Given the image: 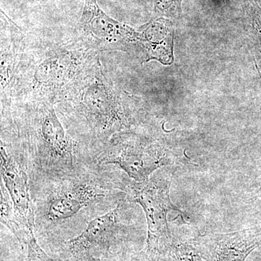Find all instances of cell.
Wrapping results in <instances>:
<instances>
[{
	"instance_id": "obj_2",
	"label": "cell",
	"mask_w": 261,
	"mask_h": 261,
	"mask_svg": "<svg viewBox=\"0 0 261 261\" xmlns=\"http://www.w3.org/2000/svg\"><path fill=\"white\" fill-rule=\"evenodd\" d=\"M129 99L110 78L99 59L56 106L92 142L102 145L132 126Z\"/></svg>"
},
{
	"instance_id": "obj_9",
	"label": "cell",
	"mask_w": 261,
	"mask_h": 261,
	"mask_svg": "<svg viewBox=\"0 0 261 261\" xmlns=\"http://www.w3.org/2000/svg\"><path fill=\"white\" fill-rule=\"evenodd\" d=\"M107 196L108 192L102 186L90 182H76L55 192L48 200L44 214L50 222H61Z\"/></svg>"
},
{
	"instance_id": "obj_7",
	"label": "cell",
	"mask_w": 261,
	"mask_h": 261,
	"mask_svg": "<svg viewBox=\"0 0 261 261\" xmlns=\"http://www.w3.org/2000/svg\"><path fill=\"white\" fill-rule=\"evenodd\" d=\"M79 47L100 54L108 51H128L139 41V34L106 14L97 0H85L83 13L73 38Z\"/></svg>"
},
{
	"instance_id": "obj_3",
	"label": "cell",
	"mask_w": 261,
	"mask_h": 261,
	"mask_svg": "<svg viewBox=\"0 0 261 261\" xmlns=\"http://www.w3.org/2000/svg\"><path fill=\"white\" fill-rule=\"evenodd\" d=\"M55 106L40 104L12 111L17 133L44 171L68 172L74 166L79 145L67 132Z\"/></svg>"
},
{
	"instance_id": "obj_6",
	"label": "cell",
	"mask_w": 261,
	"mask_h": 261,
	"mask_svg": "<svg viewBox=\"0 0 261 261\" xmlns=\"http://www.w3.org/2000/svg\"><path fill=\"white\" fill-rule=\"evenodd\" d=\"M100 162L116 165L134 181H147L154 171L168 166L170 159L157 144L126 132L112 137L101 145Z\"/></svg>"
},
{
	"instance_id": "obj_11",
	"label": "cell",
	"mask_w": 261,
	"mask_h": 261,
	"mask_svg": "<svg viewBox=\"0 0 261 261\" xmlns=\"http://www.w3.org/2000/svg\"><path fill=\"white\" fill-rule=\"evenodd\" d=\"M121 206L91 221L83 232L67 243L75 257L94 256L96 252H107L119 231Z\"/></svg>"
},
{
	"instance_id": "obj_14",
	"label": "cell",
	"mask_w": 261,
	"mask_h": 261,
	"mask_svg": "<svg viewBox=\"0 0 261 261\" xmlns=\"http://www.w3.org/2000/svg\"><path fill=\"white\" fill-rule=\"evenodd\" d=\"M258 198H261V178L260 181H259L258 186H257L256 190H255V194L252 196V200L255 201Z\"/></svg>"
},
{
	"instance_id": "obj_15",
	"label": "cell",
	"mask_w": 261,
	"mask_h": 261,
	"mask_svg": "<svg viewBox=\"0 0 261 261\" xmlns=\"http://www.w3.org/2000/svg\"><path fill=\"white\" fill-rule=\"evenodd\" d=\"M78 261H101L99 259L94 256H87L83 257H79Z\"/></svg>"
},
{
	"instance_id": "obj_8",
	"label": "cell",
	"mask_w": 261,
	"mask_h": 261,
	"mask_svg": "<svg viewBox=\"0 0 261 261\" xmlns=\"http://www.w3.org/2000/svg\"><path fill=\"white\" fill-rule=\"evenodd\" d=\"M197 245L203 261H245L261 245V226L205 236Z\"/></svg>"
},
{
	"instance_id": "obj_4",
	"label": "cell",
	"mask_w": 261,
	"mask_h": 261,
	"mask_svg": "<svg viewBox=\"0 0 261 261\" xmlns=\"http://www.w3.org/2000/svg\"><path fill=\"white\" fill-rule=\"evenodd\" d=\"M1 221L28 248V261H50L34 236V214L28 177L1 141Z\"/></svg>"
},
{
	"instance_id": "obj_1",
	"label": "cell",
	"mask_w": 261,
	"mask_h": 261,
	"mask_svg": "<svg viewBox=\"0 0 261 261\" xmlns=\"http://www.w3.org/2000/svg\"><path fill=\"white\" fill-rule=\"evenodd\" d=\"M99 59V53L70 40L25 36L10 94L12 111L56 106Z\"/></svg>"
},
{
	"instance_id": "obj_5",
	"label": "cell",
	"mask_w": 261,
	"mask_h": 261,
	"mask_svg": "<svg viewBox=\"0 0 261 261\" xmlns=\"http://www.w3.org/2000/svg\"><path fill=\"white\" fill-rule=\"evenodd\" d=\"M172 168L158 172L144 182H130L126 187L127 199L139 204L145 212L147 224L146 250L159 257L172 243L168 228L167 216L171 211L183 215L170 198L172 183Z\"/></svg>"
},
{
	"instance_id": "obj_10",
	"label": "cell",
	"mask_w": 261,
	"mask_h": 261,
	"mask_svg": "<svg viewBox=\"0 0 261 261\" xmlns=\"http://www.w3.org/2000/svg\"><path fill=\"white\" fill-rule=\"evenodd\" d=\"M25 35L10 20L1 24V47H0V98L1 120L12 118L10 100L12 87L18 68Z\"/></svg>"
},
{
	"instance_id": "obj_12",
	"label": "cell",
	"mask_w": 261,
	"mask_h": 261,
	"mask_svg": "<svg viewBox=\"0 0 261 261\" xmlns=\"http://www.w3.org/2000/svg\"><path fill=\"white\" fill-rule=\"evenodd\" d=\"M120 261H159V257L151 255L145 250V252L123 257Z\"/></svg>"
},
{
	"instance_id": "obj_13",
	"label": "cell",
	"mask_w": 261,
	"mask_h": 261,
	"mask_svg": "<svg viewBox=\"0 0 261 261\" xmlns=\"http://www.w3.org/2000/svg\"><path fill=\"white\" fill-rule=\"evenodd\" d=\"M156 8L161 11H166L171 5V0H155Z\"/></svg>"
}]
</instances>
